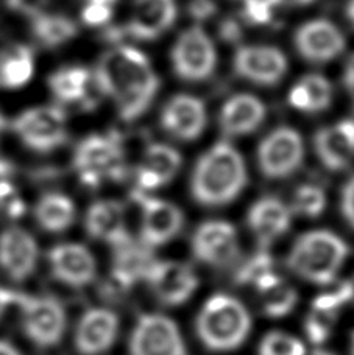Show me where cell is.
I'll list each match as a JSON object with an SVG mask.
<instances>
[{"label": "cell", "mask_w": 354, "mask_h": 355, "mask_svg": "<svg viewBox=\"0 0 354 355\" xmlns=\"http://www.w3.org/2000/svg\"><path fill=\"white\" fill-rule=\"evenodd\" d=\"M94 75L103 95L115 101L125 122L144 116L160 89V78L147 56L130 46H117L105 52Z\"/></svg>", "instance_id": "cell-1"}, {"label": "cell", "mask_w": 354, "mask_h": 355, "mask_svg": "<svg viewBox=\"0 0 354 355\" xmlns=\"http://www.w3.org/2000/svg\"><path fill=\"white\" fill-rule=\"evenodd\" d=\"M246 180L242 155L230 142H217L195 164L191 178L192 198L206 207L226 206L245 189Z\"/></svg>", "instance_id": "cell-2"}, {"label": "cell", "mask_w": 354, "mask_h": 355, "mask_svg": "<svg viewBox=\"0 0 354 355\" xmlns=\"http://www.w3.org/2000/svg\"><path fill=\"white\" fill-rule=\"evenodd\" d=\"M251 316L236 297L217 293L208 300L195 320V332L205 347L214 352L235 351L248 338Z\"/></svg>", "instance_id": "cell-3"}, {"label": "cell", "mask_w": 354, "mask_h": 355, "mask_svg": "<svg viewBox=\"0 0 354 355\" xmlns=\"http://www.w3.org/2000/svg\"><path fill=\"white\" fill-rule=\"evenodd\" d=\"M350 248L344 239L326 230L305 232L295 240L286 263L296 276L319 285L336 281Z\"/></svg>", "instance_id": "cell-4"}, {"label": "cell", "mask_w": 354, "mask_h": 355, "mask_svg": "<svg viewBox=\"0 0 354 355\" xmlns=\"http://www.w3.org/2000/svg\"><path fill=\"white\" fill-rule=\"evenodd\" d=\"M74 170L85 186L96 189L105 181H122L128 173L122 142L117 135H92L74 153Z\"/></svg>", "instance_id": "cell-5"}, {"label": "cell", "mask_w": 354, "mask_h": 355, "mask_svg": "<svg viewBox=\"0 0 354 355\" xmlns=\"http://www.w3.org/2000/svg\"><path fill=\"white\" fill-rule=\"evenodd\" d=\"M12 304L22 312V326L31 343L49 349L60 343L66 331V312L52 296H28L12 293Z\"/></svg>", "instance_id": "cell-6"}, {"label": "cell", "mask_w": 354, "mask_h": 355, "mask_svg": "<svg viewBox=\"0 0 354 355\" xmlns=\"http://www.w3.org/2000/svg\"><path fill=\"white\" fill-rule=\"evenodd\" d=\"M25 147L52 153L67 142V117L58 106H36L19 114L11 125Z\"/></svg>", "instance_id": "cell-7"}, {"label": "cell", "mask_w": 354, "mask_h": 355, "mask_svg": "<svg viewBox=\"0 0 354 355\" xmlns=\"http://www.w3.org/2000/svg\"><path fill=\"white\" fill-rule=\"evenodd\" d=\"M170 58L176 77L191 83L210 78L217 64L214 42L200 27H191L183 31L174 44Z\"/></svg>", "instance_id": "cell-8"}, {"label": "cell", "mask_w": 354, "mask_h": 355, "mask_svg": "<svg viewBox=\"0 0 354 355\" xmlns=\"http://www.w3.org/2000/svg\"><path fill=\"white\" fill-rule=\"evenodd\" d=\"M305 145L300 132L290 126H280L262 139L258 148V166L269 180H284L300 168Z\"/></svg>", "instance_id": "cell-9"}, {"label": "cell", "mask_w": 354, "mask_h": 355, "mask_svg": "<svg viewBox=\"0 0 354 355\" xmlns=\"http://www.w3.org/2000/svg\"><path fill=\"white\" fill-rule=\"evenodd\" d=\"M131 355H187L185 338L174 320L147 313L137 320L130 338Z\"/></svg>", "instance_id": "cell-10"}, {"label": "cell", "mask_w": 354, "mask_h": 355, "mask_svg": "<svg viewBox=\"0 0 354 355\" xmlns=\"http://www.w3.org/2000/svg\"><path fill=\"white\" fill-rule=\"evenodd\" d=\"M197 261L214 268H225L239 257V237L236 227L228 221L210 220L195 230L191 240Z\"/></svg>", "instance_id": "cell-11"}, {"label": "cell", "mask_w": 354, "mask_h": 355, "mask_svg": "<svg viewBox=\"0 0 354 355\" xmlns=\"http://www.w3.org/2000/svg\"><path fill=\"white\" fill-rule=\"evenodd\" d=\"M133 198L142 207L141 240L144 243L155 248L170 242L181 231L185 217L180 207L169 201L149 196L137 189L133 192Z\"/></svg>", "instance_id": "cell-12"}, {"label": "cell", "mask_w": 354, "mask_h": 355, "mask_svg": "<svg viewBox=\"0 0 354 355\" xmlns=\"http://www.w3.org/2000/svg\"><path fill=\"white\" fill-rule=\"evenodd\" d=\"M145 281L164 306H181L199 288L195 271L187 263L175 261H156Z\"/></svg>", "instance_id": "cell-13"}, {"label": "cell", "mask_w": 354, "mask_h": 355, "mask_svg": "<svg viewBox=\"0 0 354 355\" xmlns=\"http://www.w3.org/2000/svg\"><path fill=\"white\" fill-rule=\"evenodd\" d=\"M233 67L240 78L259 86H275L287 72V58L270 46H242L236 50Z\"/></svg>", "instance_id": "cell-14"}, {"label": "cell", "mask_w": 354, "mask_h": 355, "mask_svg": "<svg viewBox=\"0 0 354 355\" xmlns=\"http://www.w3.org/2000/svg\"><path fill=\"white\" fill-rule=\"evenodd\" d=\"M295 49L303 58L317 62H330L345 50V37L337 25L326 19H314L295 31Z\"/></svg>", "instance_id": "cell-15"}, {"label": "cell", "mask_w": 354, "mask_h": 355, "mask_svg": "<svg viewBox=\"0 0 354 355\" xmlns=\"http://www.w3.org/2000/svg\"><path fill=\"white\" fill-rule=\"evenodd\" d=\"M112 248H115V254H112L111 266V287L125 291L141 282L142 279L145 281L151 266L156 262L153 248L144 243L142 240L131 237H126Z\"/></svg>", "instance_id": "cell-16"}, {"label": "cell", "mask_w": 354, "mask_h": 355, "mask_svg": "<svg viewBox=\"0 0 354 355\" xmlns=\"http://www.w3.org/2000/svg\"><path fill=\"white\" fill-rule=\"evenodd\" d=\"M50 92L65 105L80 103L86 110H94L105 95L96 75L83 66H67L53 72L49 78Z\"/></svg>", "instance_id": "cell-17"}, {"label": "cell", "mask_w": 354, "mask_h": 355, "mask_svg": "<svg viewBox=\"0 0 354 355\" xmlns=\"http://www.w3.org/2000/svg\"><path fill=\"white\" fill-rule=\"evenodd\" d=\"M176 19L175 0H135L122 36L136 41H155L172 27Z\"/></svg>", "instance_id": "cell-18"}, {"label": "cell", "mask_w": 354, "mask_h": 355, "mask_svg": "<svg viewBox=\"0 0 354 355\" xmlns=\"http://www.w3.org/2000/svg\"><path fill=\"white\" fill-rule=\"evenodd\" d=\"M161 126L175 139L195 141L206 126L205 103L194 95H175L162 107Z\"/></svg>", "instance_id": "cell-19"}, {"label": "cell", "mask_w": 354, "mask_h": 355, "mask_svg": "<svg viewBox=\"0 0 354 355\" xmlns=\"http://www.w3.org/2000/svg\"><path fill=\"white\" fill-rule=\"evenodd\" d=\"M37 259L36 240L22 227L12 226L0 234V268L12 281L22 282L33 275Z\"/></svg>", "instance_id": "cell-20"}, {"label": "cell", "mask_w": 354, "mask_h": 355, "mask_svg": "<svg viewBox=\"0 0 354 355\" xmlns=\"http://www.w3.org/2000/svg\"><path fill=\"white\" fill-rule=\"evenodd\" d=\"M47 261L55 279L75 288L92 284L97 276L96 259L83 245L65 243L55 246L49 251Z\"/></svg>", "instance_id": "cell-21"}, {"label": "cell", "mask_w": 354, "mask_h": 355, "mask_svg": "<svg viewBox=\"0 0 354 355\" xmlns=\"http://www.w3.org/2000/svg\"><path fill=\"white\" fill-rule=\"evenodd\" d=\"M119 318L108 309H90L83 313L75 331V349L81 355H100L115 345Z\"/></svg>", "instance_id": "cell-22"}, {"label": "cell", "mask_w": 354, "mask_h": 355, "mask_svg": "<svg viewBox=\"0 0 354 355\" xmlns=\"http://www.w3.org/2000/svg\"><path fill=\"white\" fill-rule=\"evenodd\" d=\"M314 147L321 164L332 172L346 168L354 159V120L325 126L314 137Z\"/></svg>", "instance_id": "cell-23"}, {"label": "cell", "mask_w": 354, "mask_h": 355, "mask_svg": "<svg viewBox=\"0 0 354 355\" xmlns=\"http://www.w3.org/2000/svg\"><path fill=\"white\" fill-rule=\"evenodd\" d=\"M246 221L261 248L267 250L287 232L292 221V209L275 196H264L250 207Z\"/></svg>", "instance_id": "cell-24"}, {"label": "cell", "mask_w": 354, "mask_h": 355, "mask_svg": "<svg viewBox=\"0 0 354 355\" xmlns=\"http://www.w3.org/2000/svg\"><path fill=\"white\" fill-rule=\"evenodd\" d=\"M181 167V155L174 147L151 144L144 151V157L136 167L137 190L147 192L166 186L174 180Z\"/></svg>", "instance_id": "cell-25"}, {"label": "cell", "mask_w": 354, "mask_h": 355, "mask_svg": "<svg viewBox=\"0 0 354 355\" xmlns=\"http://www.w3.org/2000/svg\"><path fill=\"white\" fill-rule=\"evenodd\" d=\"M265 119V105L255 95L236 94L224 103L219 125L226 137H240L256 131Z\"/></svg>", "instance_id": "cell-26"}, {"label": "cell", "mask_w": 354, "mask_h": 355, "mask_svg": "<svg viewBox=\"0 0 354 355\" xmlns=\"http://www.w3.org/2000/svg\"><path fill=\"white\" fill-rule=\"evenodd\" d=\"M85 226L91 237L112 246L130 237L125 226V209L112 200L96 201L91 205L86 212Z\"/></svg>", "instance_id": "cell-27"}, {"label": "cell", "mask_w": 354, "mask_h": 355, "mask_svg": "<svg viewBox=\"0 0 354 355\" xmlns=\"http://www.w3.org/2000/svg\"><path fill=\"white\" fill-rule=\"evenodd\" d=\"M332 89L330 81L317 73L303 77L289 92V103L301 112L317 114L330 107Z\"/></svg>", "instance_id": "cell-28"}, {"label": "cell", "mask_w": 354, "mask_h": 355, "mask_svg": "<svg viewBox=\"0 0 354 355\" xmlns=\"http://www.w3.org/2000/svg\"><path fill=\"white\" fill-rule=\"evenodd\" d=\"M33 52L27 46L16 44L0 50V87H22L33 77Z\"/></svg>", "instance_id": "cell-29"}, {"label": "cell", "mask_w": 354, "mask_h": 355, "mask_svg": "<svg viewBox=\"0 0 354 355\" xmlns=\"http://www.w3.org/2000/svg\"><path fill=\"white\" fill-rule=\"evenodd\" d=\"M75 205L67 195L50 192L41 196L35 207L37 225L49 232H62L72 226L75 220Z\"/></svg>", "instance_id": "cell-30"}, {"label": "cell", "mask_w": 354, "mask_h": 355, "mask_svg": "<svg viewBox=\"0 0 354 355\" xmlns=\"http://www.w3.org/2000/svg\"><path fill=\"white\" fill-rule=\"evenodd\" d=\"M264 312L271 318L289 315L298 302V293L283 277L273 272L256 285Z\"/></svg>", "instance_id": "cell-31"}, {"label": "cell", "mask_w": 354, "mask_h": 355, "mask_svg": "<svg viewBox=\"0 0 354 355\" xmlns=\"http://www.w3.org/2000/svg\"><path fill=\"white\" fill-rule=\"evenodd\" d=\"M31 33L41 46L56 49L65 46L78 35V25L65 15L41 12L31 21Z\"/></svg>", "instance_id": "cell-32"}, {"label": "cell", "mask_w": 354, "mask_h": 355, "mask_svg": "<svg viewBox=\"0 0 354 355\" xmlns=\"http://www.w3.org/2000/svg\"><path fill=\"white\" fill-rule=\"evenodd\" d=\"M273 257L270 256L267 250L261 248L237 266L235 272V281L239 285H255L256 287L259 282L264 281L267 276L273 275Z\"/></svg>", "instance_id": "cell-33"}, {"label": "cell", "mask_w": 354, "mask_h": 355, "mask_svg": "<svg viewBox=\"0 0 354 355\" xmlns=\"http://www.w3.org/2000/svg\"><path fill=\"white\" fill-rule=\"evenodd\" d=\"M326 207V193L317 184H301L292 196V212L301 217L317 218Z\"/></svg>", "instance_id": "cell-34"}, {"label": "cell", "mask_w": 354, "mask_h": 355, "mask_svg": "<svg viewBox=\"0 0 354 355\" xmlns=\"http://www.w3.org/2000/svg\"><path fill=\"white\" fill-rule=\"evenodd\" d=\"M259 355H306V347L286 332H269L259 343Z\"/></svg>", "instance_id": "cell-35"}, {"label": "cell", "mask_w": 354, "mask_h": 355, "mask_svg": "<svg viewBox=\"0 0 354 355\" xmlns=\"http://www.w3.org/2000/svg\"><path fill=\"white\" fill-rule=\"evenodd\" d=\"M337 316L339 313L325 312V310L312 307L305 322V331L307 334V338L317 346L323 345L325 341L330 338L332 327L337 321Z\"/></svg>", "instance_id": "cell-36"}, {"label": "cell", "mask_w": 354, "mask_h": 355, "mask_svg": "<svg viewBox=\"0 0 354 355\" xmlns=\"http://www.w3.org/2000/svg\"><path fill=\"white\" fill-rule=\"evenodd\" d=\"M280 5H283L281 0H244L242 19L248 24L265 25L271 21Z\"/></svg>", "instance_id": "cell-37"}, {"label": "cell", "mask_w": 354, "mask_h": 355, "mask_svg": "<svg viewBox=\"0 0 354 355\" xmlns=\"http://www.w3.org/2000/svg\"><path fill=\"white\" fill-rule=\"evenodd\" d=\"M0 212L6 217L19 218L25 212V205L21 196H19L16 186L8 180H0Z\"/></svg>", "instance_id": "cell-38"}, {"label": "cell", "mask_w": 354, "mask_h": 355, "mask_svg": "<svg viewBox=\"0 0 354 355\" xmlns=\"http://www.w3.org/2000/svg\"><path fill=\"white\" fill-rule=\"evenodd\" d=\"M112 17V6L99 5V3H86L81 11V21L87 27H102L108 24Z\"/></svg>", "instance_id": "cell-39"}, {"label": "cell", "mask_w": 354, "mask_h": 355, "mask_svg": "<svg viewBox=\"0 0 354 355\" xmlns=\"http://www.w3.org/2000/svg\"><path fill=\"white\" fill-rule=\"evenodd\" d=\"M187 12L194 21L203 22L216 15L217 5L214 0H191L187 5Z\"/></svg>", "instance_id": "cell-40"}, {"label": "cell", "mask_w": 354, "mask_h": 355, "mask_svg": "<svg viewBox=\"0 0 354 355\" xmlns=\"http://www.w3.org/2000/svg\"><path fill=\"white\" fill-rule=\"evenodd\" d=\"M49 0H6V6L11 11L19 12V15L35 17L41 15L44 6L47 5Z\"/></svg>", "instance_id": "cell-41"}, {"label": "cell", "mask_w": 354, "mask_h": 355, "mask_svg": "<svg viewBox=\"0 0 354 355\" xmlns=\"http://www.w3.org/2000/svg\"><path fill=\"white\" fill-rule=\"evenodd\" d=\"M340 209L342 215L353 230H354V176L350 178L342 190V198H340Z\"/></svg>", "instance_id": "cell-42"}, {"label": "cell", "mask_w": 354, "mask_h": 355, "mask_svg": "<svg viewBox=\"0 0 354 355\" xmlns=\"http://www.w3.org/2000/svg\"><path fill=\"white\" fill-rule=\"evenodd\" d=\"M219 36L228 44H236L242 37V25L233 17H226L219 25Z\"/></svg>", "instance_id": "cell-43"}, {"label": "cell", "mask_w": 354, "mask_h": 355, "mask_svg": "<svg viewBox=\"0 0 354 355\" xmlns=\"http://www.w3.org/2000/svg\"><path fill=\"white\" fill-rule=\"evenodd\" d=\"M344 83L346 91L350 94V98L354 105V55L348 60L345 66V72H344Z\"/></svg>", "instance_id": "cell-44"}, {"label": "cell", "mask_w": 354, "mask_h": 355, "mask_svg": "<svg viewBox=\"0 0 354 355\" xmlns=\"http://www.w3.org/2000/svg\"><path fill=\"white\" fill-rule=\"evenodd\" d=\"M10 304H12V291L6 290L0 285V318H2V315L5 313V310Z\"/></svg>", "instance_id": "cell-45"}, {"label": "cell", "mask_w": 354, "mask_h": 355, "mask_svg": "<svg viewBox=\"0 0 354 355\" xmlns=\"http://www.w3.org/2000/svg\"><path fill=\"white\" fill-rule=\"evenodd\" d=\"M0 355H21L15 346L10 345L8 341L0 340Z\"/></svg>", "instance_id": "cell-46"}, {"label": "cell", "mask_w": 354, "mask_h": 355, "mask_svg": "<svg viewBox=\"0 0 354 355\" xmlns=\"http://www.w3.org/2000/svg\"><path fill=\"white\" fill-rule=\"evenodd\" d=\"M346 16H348L350 22L354 27V0H348V5H346Z\"/></svg>", "instance_id": "cell-47"}, {"label": "cell", "mask_w": 354, "mask_h": 355, "mask_svg": "<svg viewBox=\"0 0 354 355\" xmlns=\"http://www.w3.org/2000/svg\"><path fill=\"white\" fill-rule=\"evenodd\" d=\"M281 2H283V5L286 3V5L301 6V5H307V3H311V2H314V0H281Z\"/></svg>", "instance_id": "cell-48"}, {"label": "cell", "mask_w": 354, "mask_h": 355, "mask_svg": "<svg viewBox=\"0 0 354 355\" xmlns=\"http://www.w3.org/2000/svg\"><path fill=\"white\" fill-rule=\"evenodd\" d=\"M117 0H86V3H99L106 6H115Z\"/></svg>", "instance_id": "cell-49"}, {"label": "cell", "mask_w": 354, "mask_h": 355, "mask_svg": "<svg viewBox=\"0 0 354 355\" xmlns=\"http://www.w3.org/2000/svg\"><path fill=\"white\" fill-rule=\"evenodd\" d=\"M6 128V119L2 112H0V136L3 135V131Z\"/></svg>", "instance_id": "cell-50"}, {"label": "cell", "mask_w": 354, "mask_h": 355, "mask_svg": "<svg viewBox=\"0 0 354 355\" xmlns=\"http://www.w3.org/2000/svg\"><path fill=\"white\" fill-rule=\"evenodd\" d=\"M350 282V287H351V296H353V300L351 301H354V277L351 279V281H348Z\"/></svg>", "instance_id": "cell-51"}, {"label": "cell", "mask_w": 354, "mask_h": 355, "mask_svg": "<svg viewBox=\"0 0 354 355\" xmlns=\"http://www.w3.org/2000/svg\"><path fill=\"white\" fill-rule=\"evenodd\" d=\"M351 355H354V332H353V337H351Z\"/></svg>", "instance_id": "cell-52"}, {"label": "cell", "mask_w": 354, "mask_h": 355, "mask_svg": "<svg viewBox=\"0 0 354 355\" xmlns=\"http://www.w3.org/2000/svg\"><path fill=\"white\" fill-rule=\"evenodd\" d=\"M315 355H332V354H330V352H323V351H319L317 354Z\"/></svg>", "instance_id": "cell-53"}]
</instances>
